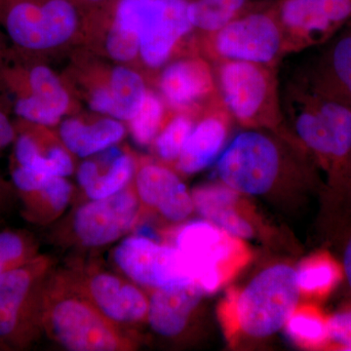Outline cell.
Returning a JSON list of instances; mask_svg holds the SVG:
<instances>
[{"label":"cell","mask_w":351,"mask_h":351,"mask_svg":"<svg viewBox=\"0 0 351 351\" xmlns=\"http://www.w3.org/2000/svg\"><path fill=\"white\" fill-rule=\"evenodd\" d=\"M54 258L39 255L0 274V348L24 350L43 334L44 284L55 269Z\"/></svg>","instance_id":"3957f363"},{"label":"cell","mask_w":351,"mask_h":351,"mask_svg":"<svg viewBox=\"0 0 351 351\" xmlns=\"http://www.w3.org/2000/svg\"><path fill=\"white\" fill-rule=\"evenodd\" d=\"M125 135L123 124L115 119L98 120L85 124L71 119L62 122L60 137L62 144L71 154L88 158L106 151L122 140Z\"/></svg>","instance_id":"603a6c76"},{"label":"cell","mask_w":351,"mask_h":351,"mask_svg":"<svg viewBox=\"0 0 351 351\" xmlns=\"http://www.w3.org/2000/svg\"><path fill=\"white\" fill-rule=\"evenodd\" d=\"M300 297L295 269L287 265H272L228 302L226 327L249 339L269 338L285 327Z\"/></svg>","instance_id":"7a4b0ae2"},{"label":"cell","mask_w":351,"mask_h":351,"mask_svg":"<svg viewBox=\"0 0 351 351\" xmlns=\"http://www.w3.org/2000/svg\"><path fill=\"white\" fill-rule=\"evenodd\" d=\"M108 87L112 100L110 117L129 121L135 115L147 93L144 80L136 71L117 66L113 69Z\"/></svg>","instance_id":"484cf974"},{"label":"cell","mask_w":351,"mask_h":351,"mask_svg":"<svg viewBox=\"0 0 351 351\" xmlns=\"http://www.w3.org/2000/svg\"><path fill=\"white\" fill-rule=\"evenodd\" d=\"M16 138V130L5 113L0 110V151L8 147ZM14 189L0 177V205L5 206L12 199Z\"/></svg>","instance_id":"d6a6232c"},{"label":"cell","mask_w":351,"mask_h":351,"mask_svg":"<svg viewBox=\"0 0 351 351\" xmlns=\"http://www.w3.org/2000/svg\"><path fill=\"white\" fill-rule=\"evenodd\" d=\"M281 24L300 38L323 41L351 19V0H284Z\"/></svg>","instance_id":"2e32d148"},{"label":"cell","mask_w":351,"mask_h":351,"mask_svg":"<svg viewBox=\"0 0 351 351\" xmlns=\"http://www.w3.org/2000/svg\"><path fill=\"white\" fill-rule=\"evenodd\" d=\"M63 269L80 292L119 326L147 322L149 295L126 276L104 269L98 263L78 260Z\"/></svg>","instance_id":"52a82bcc"},{"label":"cell","mask_w":351,"mask_h":351,"mask_svg":"<svg viewBox=\"0 0 351 351\" xmlns=\"http://www.w3.org/2000/svg\"><path fill=\"white\" fill-rule=\"evenodd\" d=\"M239 195L225 184H203L191 191L195 210L205 221L237 239H252L255 228L240 208Z\"/></svg>","instance_id":"ffe728a7"},{"label":"cell","mask_w":351,"mask_h":351,"mask_svg":"<svg viewBox=\"0 0 351 351\" xmlns=\"http://www.w3.org/2000/svg\"><path fill=\"white\" fill-rule=\"evenodd\" d=\"M160 89L173 107L189 108L213 93V73L203 60H182L164 69Z\"/></svg>","instance_id":"44dd1931"},{"label":"cell","mask_w":351,"mask_h":351,"mask_svg":"<svg viewBox=\"0 0 351 351\" xmlns=\"http://www.w3.org/2000/svg\"><path fill=\"white\" fill-rule=\"evenodd\" d=\"M173 241V246L181 251L206 294L216 292L232 278L249 257L241 239L205 219L180 226Z\"/></svg>","instance_id":"5b68a950"},{"label":"cell","mask_w":351,"mask_h":351,"mask_svg":"<svg viewBox=\"0 0 351 351\" xmlns=\"http://www.w3.org/2000/svg\"><path fill=\"white\" fill-rule=\"evenodd\" d=\"M319 71L316 95L351 108V32L335 41Z\"/></svg>","instance_id":"cb8c5ba5"},{"label":"cell","mask_w":351,"mask_h":351,"mask_svg":"<svg viewBox=\"0 0 351 351\" xmlns=\"http://www.w3.org/2000/svg\"><path fill=\"white\" fill-rule=\"evenodd\" d=\"M38 246L29 234L17 230L0 232V274L38 257Z\"/></svg>","instance_id":"f546056e"},{"label":"cell","mask_w":351,"mask_h":351,"mask_svg":"<svg viewBox=\"0 0 351 351\" xmlns=\"http://www.w3.org/2000/svg\"><path fill=\"white\" fill-rule=\"evenodd\" d=\"M280 169L277 147L256 131L239 134L223 152L217 172L223 184L240 195H265L271 189Z\"/></svg>","instance_id":"ba28073f"},{"label":"cell","mask_w":351,"mask_h":351,"mask_svg":"<svg viewBox=\"0 0 351 351\" xmlns=\"http://www.w3.org/2000/svg\"><path fill=\"white\" fill-rule=\"evenodd\" d=\"M41 326L48 338L71 351H134L138 341L80 292L64 269L44 284Z\"/></svg>","instance_id":"6da1fadb"},{"label":"cell","mask_w":351,"mask_h":351,"mask_svg":"<svg viewBox=\"0 0 351 351\" xmlns=\"http://www.w3.org/2000/svg\"><path fill=\"white\" fill-rule=\"evenodd\" d=\"M295 271L301 294L317 298L331 293L343 274L338 263L328 254L311 256Z\"/></svg>","instance_id":"d4e9b609"},{"label":"cell","mask_w":351,"mask_h":351,"mask_svg":"<svg viewBox=\"0 0 351 351\" xmlns=\"http://www.w3.org/2000/svg\"><path fill=\"white\" fill-rule=\"evenodd\" d=\"M0 350H2V348H0Z\"/></svg>","instance_id":"f35d334b"},{"label":"cell","mask_w":351,"mask_h":351,"mask_svg":"<svg viewBox=\"0 0 351 351\" xmlns=\"http://www.w3.org/2000/svg\"><path fill=\"white\" fill-rule=\"evenodd\" d=\"M142 221V206L133 181L115 195L80 205L69 223L71 237L84 248H101L125 237Z\"/></svg>","instance_id":"9c48e42d"},{"label":"cell","mask_w":351,"mask_h":351,"mask_svg":"<svg viewBox=\"0 0 351 351\" xmlns=\"http://www.w3.org/2000/svg\"><path fill=\"white\" fill-rule=\"evenodd\" d=\"M193 127V120L186 115L171 120L154 140L157 156L165 162H177Z\"/></svg>","instance_id":"4dcf8cb0"},{"label":"cell","mask_w":351,"mask_h":351,"mask_svg":"<svg viewBox=\"0 0 351 351\" xmlns=\"http://www.w3.org/2000/svg\"><path fill=\"white\" fill-rule=\"evenodd\" d=\"M13 186L23 203L27 221L45 226L66 211L73 198V186L61 176L46 174L17 165L11 172Z\"/></svg>","instance_id":"9a60e30c"},{"label":"cell","mask_w":351,"mask_h":351,"mask_svg":"<svg viewBox=\"0 0 351 351\" xmlns=\"http://www.w3.org/2000/svg\"><path fill=\"white\" fill-rule=\"evenodd\" d=\"M164 117V107L160 99L147 91L135 115L130 120L132 137L140 145H149L160 132Z\"/></svg>","instance_id":"f1b7e54d"},{"label":"cell","mask_w":351,"mask_h":351,"mask_svg":"<svg viewBox=\"0 0 351 351\" xmlns=\"http://www.w3.org/2000/svg\"><path fill=\"white\" fill-rule=\"evenodd\" d=\"M263 66L226 61L219 68V87L226 107L244 125L258 124L274 98V80Z\"/></svg>","instance_id":"4fadbf2b"},{"label":"cell","mask_w":351,"mask_h":351,"mask_svg":"<svg viewBox=\"0 0 351 351\" xmlns=\"http://www.w3.org/2000/svg\"><path fill=\"white\" fill-rule=\"evenodd\" d=\"M188 7V0H117L113 24L137 34L143 61L158 68L193 27Z\"/></svg>","instance_id":"277c9868"},{"label":"cell","mask_w":351,"mask_h":351,"mask_svg":"<svg viewBox=\"0 0 351 351\" xmlns=\"http://www.w3.org/2000/svg\"><path fill=\"white\" fill-rule=\"evenodd\" d=\"M228 121L223 113L209 115L196 124L176 166L182 174L193 175L213 163L225 145Z\"/></svg>","instance_id":"7402d4cb"},{"label":"cell","mask_w":351,"mask_h":351,"mask_svg":"<svg viewBox=\"0 0 351 351\" xmlns=\"http://www.w3.org/2000/svg\"><path fill=\"white\" fill-rule=\"evenodd\" d=\"M90 108L96 112L108 114L110 117L112 110V100L108 87H101L95 90L89 101Z\"/></svg>","instance_id":"836d02e7"},{"label":"cell","mask_w":351,"mask_h":351,"mask_svg":"<svg viewBox=\"0 0 351 351\" xmlns=\"http://www.w3.org/2000/svg\"><path fill=\"white\" fill-rule=\"evenodd\" d=\"M1 55H2V50H1V45H0V60H1Z\"/></svg>","instance_id":"74e56055"},{"label":"cell","mask_w":351,"mask_h":351,"mask_svg":"<svg viewBox=\"0 0 351 351\" xmlns=\"http://www.w3.org/2000/svg\"><path fill=\"white\" fill-rule=\"evenodd\" d=\"M295 130L307 147L328 162L341 165L351 152V108L315 95L298 117Z\"/></svg>","instance_id":"8fae6325"},{"label":"cell","mask_w":351,"mask_h":351,"mask_svg":"<svg viewBox=\"0 0 351 351\" xmlns=\"http://www.w3.org/2000/svg\"><path fill=\"white\" fill-rule=\"evenodd\" d=\"M215 34V50L226 61L269 64L282 47L280 27L267 14L235 18Z\"/></svg>","instance_id":"7c38bea8"},{"label":"cell","mask_w":351,"mask_h":351,"mask_svg":"<svg viewBox=\"0 0 351 351\" xmlns=\"http://www.w3.org/2000/svg\"><path fill=\"white\" fill-rule=\"evenodd\" d=\"M0 23L20 48L50 49L75 34L77 7L71 0H0Z\"/></svg>","instance_id":"8992f818"},{"label":"cell","mask_w":351,"mask_h":351,"mask_svg":"<svg viewBox=\"0 0 351 351\" xmlns=\"http://www.w3.org/2000/svg\"><path fill=\"white\" fill-rule=\"evenodd\" d=\"M80 164L77 182L89 199H101L115 195L134 181L135 160L119 147H110Z\"/></svg>","instance_id":"d6986e66"},{"label":"cell","mask_w":351,"mask_h":351,"mask_svg":"<svg viewBox=\"0 0 351 351\" xmlns=\"http://www.w3.org/2000/svg\"><path fill=\"white\" fill-rule=\"evenodd\" d=\"M147 321L152 331L176 338L188 327L191 316L206 294L197 281L175 284L149 291Z\"/></svg>","instance_id":"e0dca14e"},{"label":"cell","mask_w":351,"mask_h":351,"mask_svg":"<svg viewBox=\"0 0 351 351\" xmlns=\"http://www.w3.org/2000/svg\"><path fill=\"white\" fill-rule=\"evenodd\" d=\"M245 0H193L189 2V19L193 27L216 32L235 19Z\"/></svg>","instance_id":"83f0119b"},{"label":"cell","mask_w":351,"mask_h":351,"mask_svg":"<svg viewBox=\"0 0 351 351\" xmlns=\"http://www.w3.org/2000/svg\"><path fill=\"white\" fill-rule=\"evenodd\" d=\"M343 270L348 286L351 289V237L346 243L345 253H343Z\"/></svg>","instance_id":"e575fe53"},{"label":"cell","mask_w":351,"mask_h":351,"mask_svg":"<svg viewBox=\"0 0 351 351\" xmlns=\"http://www.w3.org/2000/svg\"><path fill=\"white\" fill-rule=\"evenodd\" d=\"M134 186L143 210L171 223L186 221L195 211L191 193L179 176L165 166L145 163L136 170Z\"/></svg>","instance_id":"5bb4252c"},{"label":"cell","mask_w":351,"mask_h":351,"mask_svg":"<svg viewBox=\"0 0 351 351\" xmlns=\"http://www.w3.org/2000/svg\"><path fill=\"white\" fill-rule=\"evenodd\" d=\"M346 165H350V167L351 168V152L350 156H348V162H346Z\"/></svg>","instance_id":"8d00e7d4"},{"label":"cell","mask_w":351,"mask_h":351,"mask_svg":"<svg viewBox=\"0 0 351 351\" xmlns=\"http://www.w3.org/2000/svg\"><path fill=\"white\" fill-rule=\"evenodd\" d=\"M71 1L77 7V3L85 4V5H98V4L105 3L108 0H71Z\"/></svg>","instance_id":"d590c367"},{"label":"cell","mask_w":351,"mask_h":351,"mask_svg":"<svg viewBox=\"0 0 351 351\" xmlns=\"http://www.w3.org/2000/svg\"><path fill=\"white\" fill-rule=\"evenodd\" d=\"M27 91L15 104L16 114L31 123L52 126L68 110L69 97L49 68L36 66L27 75Z\"/></svg>","instance_id":"ac0fdd59"},{"label":"cell","mask_w":351,"mask_h":351,"mask_svg":"<svg viewBox=\"0 0 351 351\" xmlns=\"http://www.w3.org/2000/svg\"><path fill=\"white\" fill-rule=\"evenodd\" d=\"M112 260L123 276L145 290L195 280L179 249L141 235L122 240L112 252Z\"/></svg>","instance_id":"30bf717a"},{"label":"cell","mask_w":351,"mask_h":351,"mask_svg":"<svg viewBox=\"0 0 351 351\" xmlns=\"http://www.w3.org/2000/svg\"><path fill=\"white\" fill-rule=\"evenodd\" d=\"M285 327L291 339L302 348L328 346V317L313 306L295 307Z\"/></svg>","instance_id":"4316f807"},{"label":"cell","mask_w":351,"mask_h":351,"mask_svg":"<svg viewBox=\"0 0 351 351\" xmlns=\"http://www.w3.org/2000/svg\"><path fill=\"white\" fill-rule=\"evenodd\" d=\"M328 346L351 351V307L328 317Z\"/></svg>","instance_id":"1f68e13d"}]
</instances>
